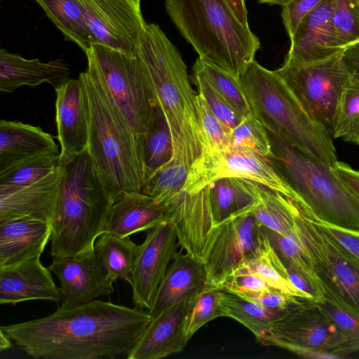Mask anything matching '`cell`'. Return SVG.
<instances>
[{"mask_svg":"<svg viewBox=\"0 0 359 359\" xmlns=\"http://www.w3.org/2000/svg\"><path fill=\"white\" fill-rule=\"evenodd\" d=\"M189 170L182 161L172 159L146 180L142 192L164 205L183 191Z\"/></svg>","mask_w":359,"mask_h":359,"instance_id":"d590c367","label":"cell"},{"mask_svg":"<svg viewBox=\"0 0 359 359\" xmlns=\"http://www.w3.org/2000/svg\"><path fill=\"white\" fill-rule=\"evenodd\" d=\"M239 81L252 115L265 128L327 166L337 161L330 133L310 116L276 70L255 60Z\"/></svg>","mask_w":359,"mask_h":359,"instance_id":"8992f818","label":"cell"},{"mask_svg":"<svg viewBox=\"0 0 359 359\" xmlns=\"http://www.w3.org/2000/svg\"><path fill=\"white\" fill-rule=\"evenodd\" d=\"M48 269L59 279L61 307L88 303L114 290L95 249L76 256L53 258Z\"/></svg>","mask_w":359,"mask_h":359,"instance_id":"e0dca14e","label":"cell"},{"mask_svg":"<svg viewBox=\"0 0 359 359\" xmlns=\"http://www.w3.org/2000/svg\"><path fill=\"white\" fill-rule=\"evenodd\" d=\"M66 40L86 53L95 44L77 0H34Z\"/></svg>","mask_w":359,"mask_h":359,"instance_id":"4dcf8cb0","label":"cell"},{"mask_svg":"<svg viewBox=\"0 0 359 359\" xmlns=\"http://www.w3.org/2000/svg\"><path fill=\"white\" fill-rule=\"evenodd\" d=\"M166 219L163 204L142 191L128 192L113 204L104 233L127 237Z\"/></svg>","mask_w":359,"mask_h":359,"instance_id":"484cf974","label":"cell"},{"mask_svg":"<svg viewBox=\"0 0 359 359\" xmlns=\"http://www.w3.org/2000/svg\"><path fill=\"white\" fill-rule=\"evenodd\" d=\"M325 0H291L282 6L281 17L290 39L303 18Z\"/></svg>","mask_w":359,"mask_h":359,"instance_id":"c3c4849f","label":"cell"},{"mask_svg":"<svg viewBox=\"0 0 359 359\" xmlns=\"http://www.w3.org/2000/svg\"><path fill=\"white\" fill-rule=\"evenodd\" d=\"M266 158L320 221L359 231V196L327 166L266 129Z\"/></svg>","mask_w":359,"mask_h":359,"instance_id":"52a82bcc","label":"cell"},{"mask_svg":"<svg viewBox=\"0 0 359 359\" xmlns=\"http://www.w3.org/2000/svg\"><path fill=\"white\" fill-rule=\"evenodd\" d=\"M331 136L359 145V86L351 83L344 90L335 110Z\"/></svg>","mask_w":359,"mask_h":359,"instance_id":"f35d334b","label":"cell"},{"mask_svg":"<svg viewBox=\"0 0 359 359\" xmlns=\"http://www.w3.org/2000/svg\"><path fill=\"white\" fill-rule=\"evenodd\" d=\"M70 69L61 60L43 62L39 59L0 50V91L13 93L22 86H36L44 83L54 88L70 78Z\"/></svg>","mask_w":359,"mask_h":359,"instance_id":"cb8c5ba5","label":"cell"},{"mask_svg":"<svg viewBox=\"0 0 359 359\" xmlns=\"http://www.w3.org/2000/svg\"><path fill=\"white\" fill-rule=\"evenodd\" d=\"M207 285L204 264L182 250L177 252L156 292L151 308L152 318L168 307L202 291Z\"/></svg>","mask_w":359,"mask_h":359,"instance_id":"603a6c76","label":"cell"},{"mask_svg":"<svg viewBox=\"0 0 359 359\" xmlns=\"http://www.w3.org/2000/svg\"><path fill=\"white\" fill-rule=\"evenodd\" d=\"M334 3V0H325L303 18L290 39L284 62H312L344 50L337 46L334 36L331 22Z\"/></svg>","mask_w":359,"mask_h":359,"instance_id":"44dd1931","label":"cell"},{"mask_svg":"<svg viewBox=\"0 0 359 359\" xmlns=\"http://www.w3.org/2000/svg\"><path fill=\"white\" fill-rule=\"evenodd\" d=\"M223 293V289L206 285L190 299L184 323V332L189 339L205 324L220 317L219 304Z\"/></svg>","mask_w":359,"mask_h":359,"instance_id":"ab89813d","label":"cell"},{"mask_svg":"<svg viewBox=\"0 0 359 359\" xmlns=\"http://www.w3.org/2000/svg\"><path fill=\"white\" fill-rule=\"evenodd\" d=\"M85 54L133 132L143 158L144 139L159 104L144 63L138 54L100 44Z\"/></svg>","mask_w":359,"mask_h":359,"instance_id":"ba28073f","label":"cell"},{"mask_svg":"<svg viewBox=\"0 0 359 359\" xmlns=\"http://www.w3.org/2000/svg\"><path fill=\"white\" fill-rule=\"evenodd\" d=\"M11 337L1 329H0V351L9 349L13 346Z\"/></svg>","mask_w":359,"mask_h":359,"instance_id":"11a10c76","label":"cell"},{"mask_svg":"<svg viewBox=\"0 0 359 359\" xmlns=\"http://www.w3.org/2000/svg\"><path fill=\"white\" fill-rule=\"evenodd\" d=\"M195 64L241 119L252 114L239 79L199 57Z\"/></svg>","mask_w":359,"mask_h":359,"instance_id":"74e56055","label":"cell"},{"mask_svg":"<svg viewBox=\"0 0 359 359\" xmlns=\"http://www.w3.org/2000/svg\"><path fill=\"white\" fill-rule=\"evenodd\" d=\"M62 172V164L43 178L0 192V223L28 219L52 224Z\"/></svg>","mask_w":359,"mask_h":359,"instance_id":"d6986e66","label":"cell"},{"mask_svg":"<svg viewBox=\"0 0 359 359\" xmlns=\"http://www.w3.org/2000/svg\"><path fill=\"white\" fill-rule=\"evenodd\" d=\"M59 160L60 154H43L0 173V192L27 186L43 178L57 168Z\"/></svg>","mask_w":359,"mask_h":359,"instance_id":"e575fe53","label":"cell"},{"mask_svg":"<svg viewBox=\"0 0 359 359\" xmlns=\"http://www.w3.org/2000/svg\"><path fill=\"white\" fill-rule=\"evenodd\" d=\"M219 314L220 317L231 318L241 323L259 341L268 331L272 320L283 313L269 310L251 300L224 290Z\"/></svg>","mask_w":359,"mask_h":359,"instance_id":"1f68e13d","label":"cell"},{"mask_svg":"<svg viewBox=\"0 0 359 359\" xmlns=\"http://www.w3.org/2000/svg\"><path fill=\"white\" fill-rule=\"evenodd\" d=\"M278 256L285 266H290L309 278L325 294L305 249L294 236H285L261 226Z\"/></svg>","mask_w":359,"mask_h":359,"instance_id":"8d00e7d4","label":"cell"},{"mask_svg":"<svg viewBox=\"0 0 359 359\" xmlns=\"http://www.w3.org/2000/svg\"><path fill=\"white\" fill-rule=\"evenodd\" d=\"M223 177L246 180L290 198L299 197L266 157L231 144L206 152L194 161L189 168L183 191L194 194Z\"/></svg>","mask_w":359,"mask_h":359,"instance_id":"8fae6325","label":"cell"},{"mask_svg":"<svg viewBox=\"0 0 359 359\" xmlns=\"http://www.w3.org/2000/svg\"><path fill=\"white\" fill-rule=\"evenodd\" d=\"M244 273H253L260 276L273 289L292 296L311 300L309 296L294 286L289 280L285 266L263 231L261 244L257 250L238 265L229 275Z\"/></svg>","mask_w":359,"mask_h":359,"instance_id":"f1b7e54d","label":"cell"},{"mask_svg":"<svg viewBox=\"0 0 359 359\" xmlns=\"http://www.w3.org/2000/svg\"><path fill=\"white\" fill-rule=\"evenodd\" d=\"M222 288L232 293L245 291L269 290L271 287L260 276L253 273L229 275L224 280Z\"/></svg>","mask_w":359,"mask_h":359,"instance_id":"681fc988","label":"cell"},{"mask_svg":"<svg viewBox=\"0 0 359 359\" xmlns=\"http://www.w3.org/2000/svg\"><path fill=\"white\" fill-rule=\"evenodd\" d=\"M164 205L182 249L203 263L219 231L213 221L208 186L194 194L182 191Z\"/></svg>","mask_w":359,"mask_h":359,"instance_id":"2e32d148","label":"cell"},{"mask_svg":"<svg viewBox=\"0 0 359 359\" xmlns=\"http://www.w3.org/2000/svg\"><path fill=\"white\" fill-rule=\"evenodd\" d=\"M165 7L201 60L238 79L255 60L260 41L226 0H165Z\"/></svg>","mask_w":359,"mask_h":359,"instance_id":"5b68a950","label":"cell"},{"mask_svg":"<svg viewBox=\"0 0 359 359\" xmlns=\"http://www.w3.org/2000/svg\"><path fill=\"white\" fill-rule=\"evenodd\" d=\"M231 144L252 149L267 157L271 143L265 127L252 115L243 118L231 131Z\"/></svg>","mask_w":359,"mask_h":359,"instance_id":"b9f144b4","label":"cell"},{"mask_svg":"<svg viewBox=\"0 0 359 359\" xmlns=\"http://www.w3.org/2000/svg\"><path fill=\"white\" fill-rule=\"evenodd\" d=\"M191 299L178 302L152 318L126 358L158 359L181 352L189 340L184 323Z\"/></svg>","mask_w":359,"mask_h":359,"instance_id":"ffe728a7","label":"cell"},{"mask_svg":"<svg viewBox=\"0 0 359 359\" xmlns=\"http://www.w3.org/2000/svg\"><path fill=\"white\" fill-rule=\"evenodd\" d=\"M356 1H357L358 4L359 6V0H356Z\"/></svg>","mask_w":359,"mask_h":359,"instance_id":"6f0895ef","label":"cell"},{"mask_svg":"<svg viewBox=\"0 0 359 359\" xmlns=\"http://www.w3.org/2000/svg\"><path fill=\"white\" fill-rule=\"evenodd\" d=\"M342 59L351 83L359 86V43L346 47L343 51Z\"/></svg>","mask_w":359,"mask_h":359,"instance_id":"816d5d0a","label":"cell"},{"mask_svg":"<svg viewBox=\"0 0 359 359\" xmlns=\"http://www.w3.org/2000/svg\"><path fill=\"white\" fill-rule=\"evenodd\" d=\"M336 324L343 339L340 354L343 357L359 351V315L353 313L329 301L318 302Z\"/></svg>","mask_w":359,"mask_h":359,"instance_id":"7bdbcfd3","label":"cell"},{"mask_svg":"<svg viewBox=\"0 0 359 359\" xmlns=\"http://www.w3.org/2000/svg\"><path fill=\"white\" fill-rule=\"evenodd\" d=\"M293 203L295 238L311 260L326 300L359 315V262L320 230L301 200Z\"/></svg>","mask_w":359,"mask_h":359,"instance_id":"9c48e42d","label":"cell"},{"mask_svg":"<svg viewBox=\"0 0 359 359\" xmlns=\"http://www.w3.org/2000/svg\"><path fill=\"white\" fill-rule=\"evenodd\" d=\"M151 319L148 311L94 299L0 329L34 358H114L131 351Z\"/></svg>","mask_w":359,"mask_h":359,"instance_id":"6da1fadb","label":"cell"},{"mask_svg":"<svg viewBox=\"0 0 359 359\" xmlns=\"http://www.w3.org/2000/svg\"><path fill=\"white\" fill-rule=\"evenodd\" d=\"M262 236L261 226L253 211L219 225L217 236L203 262L207 285L222 288L229 274L257 250Z\"/></svg>","mask_w":359,"mask_h":359,"instance_id":"5bb4252c","label":"cell"},{"mask_svg":"<svg viewBox=\"0 0 359 359\" xmlns=\"http://www.w3.org/2000/svg\"><path fill=\"white\" fill-rule=\"evenodd\" d=\"M95 44L137 54L147 23L136 0H77Z\"/></svg>","mask_w":359,"mask_h":359,"instance_id":"4fadbf2b","label":"cell"},{"mask_svg":"<svg viewBox=\"0 0 359 359\" xmlns=\"http://www.w3.org/2000/svg\"><path fill=\"white\" fill-rule=\"evenodd\" d=\"M173 158L171 134L163 111L158 104L144 142V182L158 170L169 163Z\"/></svg>","mask_w":359,"mask_h":359,"instance_id":"836d02e7","label":"cell"},{"mask_svg":"<svg viewBox=\"0 0 359 359\" xmlns=\"http://www.w3.org/2000/svg\"><path fill=\"white\" fill-rule=\"evenodd\" d=\"M51 232V224L38 220L0 223V267L41 256Z\"/></svg>","mask_w":359,"mask_h":359,"instance_id":"4316f807","label":"cell"},{"mask_svg":"<svg viewBox=\"0 0 359 359\" xmlns=\"http://www.w3.org/2000/svg\"><path fill=\"white\" fill-rule=\"evenodd\" d=\"M57 139L60 144V162L72 160L88 149V107L81 79H69L55 88Z\"/></svg>","mask_w":359,"mask_h":359,"instance_id":"ac0fdd59","label":"cell"},{"mask_svg":"<svg viewBox=\"0 0 359 359\" xmlns=\"http://www.w3.org/2000/svg\"><path fill=\"white\" fill-rule=\"evenodd\" d=\"M291 0H258L259 4H268L270 5H279L283 6Z\"/></svg>","mask_w":359,"mask_h":359,"instance_id":"9f6ffc18","label":"cell"},{"mask_svg":"<svg viewBox=\"0 0 359 359\" xmlns=\"http://www.w3.org/2000/svg\"><path fill=\"white\" fill-rule=\"evenodd\" d=\"M234 294L251 300L269 310L283 313L305 301L310 300L292 296L273 288L259 291H245Z\"/></svg>","mask_w":359,"mask_h":359,"instance_id":"bcb514c9","label":"cell"},{"mask_svg":"<svg viewBox=\"0 0 359 359\" xmlns=\"http://www.w3.org/2000/svg\"><path fill=\"white\" fill-rule=\"evenodd\" d=\"M344 50L312 62H284L276 70L310 116L330 135L335 110L351 83L342 59Z\"/></svg>","mask_w":359,"mask_h":359,"instance_id":"30bf717a","label":"cell"},{"mask_svg":"<svg viewBox=\"0 0 359 359\" xmlns=\"http://www.w3.org/2000/svg\"><path fill=\"white\" fill-rule=\"evenodd\" d=\"M47 153L60 154L50 134L18 121H0V173Z\"/></svg>","mask_w":359,"mask_h":359,"instance_id":"d4e9b609","label":"cell"},{"mask_svg":"<svg viewBox=\"0 0 359 359\" xmlns=\"http://www.w3.org/2000/svg\"><path fill=\"white\" fill-rule=\"evenodd\" d=\"M60 163L62 172L50 238L52 258L93 250L114 204L88 149Z\"/></svg>","mask_w":359,"mask_h":359,"instance_id":"277c9868","label":"cell"},{"mask_svg":"<svg viewBox=\"0 0 359 359\" xmlns=\"http://www.w3.org/2000/svg\"><path fill=\"white\" fill-rule=\"evenodd\" d=\"M209 200L216 226L238 215L253 211L259 184L236 177H223L208 185Z\"/></svg>","mask_w":359,"mask_h":359,"instance_id":"83f0119b","label":"cell"},{"mask_svg":"<svg viewBox=\"0 0 359 359\" xmlns=\"http://www.w3.org/2000/svg\"><path fill=\"white\" fill-rule=\"evenodd\" d=\"M139 245L129 236L103 233L96 240L94 249L109 280L130 282Z\"/></svg>","mask_w":359,"mask_h":359,"instance_id":"f546056e","label":"cell"},{"mask_svg":"<svg viewBox=\"0 0 359 359\" xmlns=\"http://www.w3.org/2000/svg\"><path fill=\"white\" fill-rule=\"evenodd\" d=\"M280 348L286 349L295 355L304 358L311 359H339L342 358L341 356L333 354L331 353L324 352L315 349L292 346V345H284Z\"/></svg>","mask_w":359,"mask_h":359,"instance_id":"f5cc1de1","label":"cell"},{"mask_svg":"<svg viewBox=\"0 0 359 359\" xmlns=\"http://www.w3.org/2000/svg\"><path fill=\"white\" fill-rule=\"evenodd\" d=\"M265 346H301L338 355L344 339L318 302L307 300L276 318L263 337Z\"/></svg>","mask_w":359,"mask_h":359,"instance_id":"7c38bea8","label":"cell"},{"mask_svg":"<svg viewBox=\"0 0 359 359\" xmlns=\"http://www.w3.org/2000/svg\"><path fill=\"white\" fill-rule=\"evenodd\" d=\"M136 1H140V0H136Z\"/></svg>","mask_w":359,"mask_h":359,"instance_id":"680465c9","label":"cell"},{"mask_svg":"<svg viewBox=\"0 0 359 359\" xmlns=\"http://www.w3.org/2000/svg\"><path fill=\"white\" fill-rule=\"evenodd\" d=\"M238 19L244 25H248V11L245 0H226Z\"/></svg>","mask_w":359,"mask_h":359,"instance_id":"db71d44e","label":"cell"},{"mask_svg":"<svg viewBox=\"0 0 359 359\" xmlns=\"http://www.w3.org/2000/svg\"><path fill=\"white\" fill-rule=\"evenodd\" d=\"M332 168L338 177L359 196V170L345 162L337 161Z\"/></svg>","mask_w":359,"mask_h":359,"instance_id":"f907efd6","label":"cell"},{"mask_svg":"<svg viewBox=\"0 0 359 359\" xmlns=\"http://www.w3.org/2000/svg\"><path fill=\"white\" fill-rule=\"evenodd\" d=\"M311 215L312 219L322 232L359 262V231H351L323 222L318 219L311 212Z\"/></svg>","mask_w":359,"mask_h":359,"instance_id":"7dc6e473","label":"cell"},{"mask_svg":"<svg viewBox=\"0 0 359 359\" xmlns=\"http://www.w3.org/2000/svg\"><path fill=\"white\" fill-rule=\"evenodd\" d=\"M178 245L174 226L168 219L147 231L146 238L138 248L130 282L135 307L147 311L151 308Z\"/></svg>","mask_w":359,"mask_h":359,"instance_id":"9a60e30c","label":"cell"},{"mask_svg":"<svg viewBox=\"0 0 359 359\" xmlns=\"http://www.w3.org/2000/svg\"><path fill=\"white\" fill-rule=\"evenodd\" d=\"M81 79L87 101L88 150L102 184L114 203L125 193L140 192L143 158L137 139L94 68Z\"/></svg>","mask_w":359,"mask_h":359,"instance_id":"7a4b0ae2","label":"cell"},{"mask_svg":"<svg viewBox=\"0 0 359 359\" xmlns=\"http://www.w3.org/2000/svg\"><path fill=\"white\" fill-rule=\"evenodd\" d=\"M331 22L339 49L359 43V6L356 0H334Z\"/></svg>","mask_w":359,"mask_h":359,"instance_id":"60d3db41","label":"cell"},{"mask_svg":"<svg viewBox=\"0 0 359 359\" xmlns=\"http://www.w3.org/2000/svg\"><path fill=\"white\" fill-rule=\"evenodd\" d=\"M294 198L259 185V196L253 213L260 226L295 237Z\"/></svg>","mask_w":359,"mask_h":359,"instance_id":"d6a6232c","label":"cell"},{"mask_svg":"<svg viewBox=\"0 0 359 359\" xmlns=\"http://www.w3.org/2000/svg\"><path fill=\"white\" fill-rule=\"evenodd\" d=\"M197 102L204 136L203 154L229 145L231 129L216 116L203 97L198 93Z\"/></svg>","mask_w":359,"mask_h":359,"instance_id":"ee69618b","label":"cell"},{"mask_svg":"<svg viewBox=\"0 0 359 359\" xmlns=\"http://www.w3.org/2000/svg\"><path fill=\"white\" fill-rule=\"evenodd\" d=\"M137 54L150 75L171 134L174 158L189 168L201 156L204 136L197 93L176 46L158 25L147 24Z\"/></svg>","mask_w":359,"mask_h":359,"instance_id":"3957f363","label":"cell"},{"mask_svg":"<svg viewBox=\"0 0 359 359\" xmlns=\"http://www.w3.org/2000/svg\"><path fill=\"white\" fill-rule=\"evenodd\" d=\"M193 81L198 93L201 94L216 116L230 129L241 121L232 107L215 89L199 67L194 63L192 69Z\"/></svg>","mask_w":359,"mask_h":359,"instance_id":"f6af8a7d","label":"cell"},{"mask_svg":"<svg viewBox=\"0 0 359 359\" xmlns=\"http://www.w3.org/2000/svg\"><path fill=\"white\" fill-rule=\"evenodd\" d=\"M41 256L0 267V303L43 299L60 301V289L48 268L43 266Z\"/></svg>","mask_w":359,"mask_h":359,"instance_id":"7402d4cb","label":"cell"}]
</instances>
